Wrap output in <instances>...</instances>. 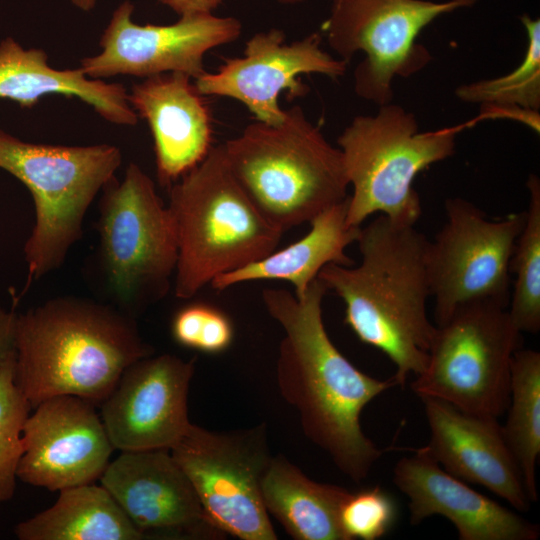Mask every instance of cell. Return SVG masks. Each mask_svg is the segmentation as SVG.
I'll list each match as a JSON object with an SVG mask.
<instances>
[{
    "label": "cell",
    "mask_w": 540,
    "mask_h": 540,
    "mask_svg": "<svg viewBox=\"0 0 540 540\" xmlns=\"http://www.w3.org/2000/svg\"><path fill=\"white\" fill-rule=\"evenodd\" d=\"M393 482L409 500L410 522L441 515L461 540H536L538 525L477 492L445 471L423 447L400 459Z\"/></svg>",
    "instance_id": "19"
},
{
    "label": "cell",
    "mask_w": 540,
    "mask_h": 540,
    "mask_svg": "<svg viewBox=\"0 0 540 540\" xmlns=\"http://www.w3.org/2000/svg\"><path fill=\"white\" fill-rule=\"evenodd\" d=\"M15 351V383L32 409L57 395L100 406L128 366L153 354L130 317L73 296L17 315Z\"/></svg>",
    "instance_id": "3"
},
{
    "label": "cell",
    "mask_w": 540,
    "mask_h": 540,
    "mask_svg": "<svg viewBox=\"0 0 540 540\" xmlns=\"http://www.w3.org/2000/svg\"><path fill=\"white\" fill-rule=\"evenodd\" d=\"M95 405L73 395L44 399L22 431V482L50 491L100 479L115 450Z\"/></svg>",
    "instance_id": "15"
},
{
    "label": "cell",
    "mask_w": 540,
    "mask_h": 540,
    "mask_svg": "<svg viewBox=\"0 0 540 540\" xmlns=\"http://www.w3.org/2000/svg\"><path fill=\"white\" fill-rule=\"evenodd\" d=\"M50 94L76 97L112 124L134 126L138 121L122 84L89 78L80 67L56 69L49 65L44 50L24 49L12 37L3 39L0 98L15 101L22 108H32Z\"/></svg>",
    "instance_id": "21"
},
{
    "label": "cell",
    "mask_w": 540,
    "mask_h": 540,
    "mask_svg": "<svg viewBox=\"0 0 540 540\" xmlns=\"http://www.w3.org/2000/svg\"><path fill=\"white\" fill-rule=\"evenodd\" d=\"M71 2L81 11L89 12L95 7L97 0H71Z\"/></svg>",
    "instance_id": "34"
},
{
    "label": "cell",
    "mask_w": 540,
    "mask_h": 540,
    "mask_svg": "<svg viewBox=\"0 0 540 540\" xmlns=\"http://www.w3.org/2000/svg\"><path fill=\"white\" fill-rule=\"evenodd\" d=\"M261 492L268 513L298 540H347L340 509L350 493L343 487L309 479L284 457H272Z\"/></svg>",
    "instance_id": "23"
},
{
    "label": "cell",
    "mask_w": 540,
    "mask_h": 540,
    "mask_svg": "<svg viewBox=\"0 0 540 540\" xmlns=\"http://www.w3.org/2000/svg\"><path fill=\"white\" fill-rule=\"evenodd\" d=\"M327 291L317 278L302 296L267 288L262 299L284 331L277 360L281 394L297 409L307 437L358 483L383 454L364 434L361 413L397 383L363 373L336 348L322 317Z\"/></svg>",
    "instance_id": "1"
},
{
    "label": "cell",
    "mask_w": 540,
    "mask_h": 540,
    "mask_svg": "<svg viewBox=\"0 0 540 540\" xmlns=\"http://www.w3.org/2000/svg\"><path fill=\"white\" fill-rule=\"evenodd\" d=\"M527 36L522 62L513 71L491 79L463 84L455 90L461 101L481 105L540 108V20L528 14L520 17Z\"/></svg>",
    "instance_id": "27"
},
{
    "label": "cell",
    "mask_w": 540,
    "mask_h": 540,
    "mask_svg": "<svg viewBox=\"0 0 540 540\" xmlns=\"http://www.w3.org/2000/svg\"><path fill=\"white\" fill-rule=\"evenodd\" d=\"M98 231L103 271L121 304L140 307L166 295L178 261L175 225L137 164L103 188Z\"/></svg>",
    "instance_id": "9"
},
{
    "label": "cell",
    "mask_w": 540,
    "mask_h": 540,
    "mask_svg": "<svg viewBox=\"0 0 540 540\" xmlns=\"http://www.w3.org/2000/svg\"><path fill=\"white\" fill-rule=\"evenodd\" d=\"M339 516L347 540H376L391 529L397 508L391 496L375 486L350 492L342 503Z\"/></svg>",
    "instance_id": "29"
},
{
    "label": "cell",
    "mask_w": 540,
    "mask_h": 540,
    "mask_svg": "<svg viewBox=\"0 0 540 540\" xmlns=\"http://www.w3.org/2000/svg\"><path fill=\"white\" fill-rule=\"evenodd\" d=\"M478 1L333 0L321 30L340 59L349 62L356 53L365 54L354 71V89L382 106L392 102L396 77L408 78L431 61L417 43L420 32L438 17Z\"/></svg>",
    "instance_id": "10"
},
{
    "label": "cell",
    "mask_w": 540,
    "mask_h": 540,
    "mask_svg": "<svg viewBox=\"0 0 540 540\" xmlns=\"http://www.w3.org/2000/svg\"><path fill=\"white\" fill-rule=\"evenodd\" d=\"M428 242L415 225L378 215L360 230L358 266L331 263L318 274L343 301L344 321L357 338L393 362L400 386L425 369L436 330L427 314Z\"/></svg>",
    "instance_id": "2"
},
{
    "label": "cell",
    "mask_w": 540,
    "mask_h": 540,
    "mask_svg": "<svg viewBox=\"0 0 540 540\" xmlns=\"http://www.w3.org/2000/svg\"><path fill=\"white\" fill-rule=\"evenodd\" d=\"M505 440L522 474L531 502H537L536 462L540 454V353L518 349L510 371Z\"/></svg>",
    "instance_id": "25"
},
{
    "label": "cell",
    "mask_w": 540,
    "mask_h": 540,
    "mask_svg": "<svg viewBox=\"0 0 540 540\" xmlns=\"http://www.w3.org/2000/svg\"><path fill=\"white\" fill-rule=\"evenodd\" d=\"M17 314L0 307V369L15 354V331Z\"/></svg>",
    "instance_id": "32"
},
{
    "label": "cell",
    "mask_w": 540,
    "mask_h": 540,
    "mask_svg": "<svg viewBox=\"0 0 540 540\" xmlns=\"http://www.w3.org/2000/svg\"><path fill=\"white\" fill-rule=\"evenodd\" d=\"M121 161L114 145L35 144L0 130V168L20 180L34 201L35 224L24 246L26 289L63 264L82 236L90 204Z\"/></svg>",
    "instance_id": "7"
},
{
    "label": "cell",
    "mask_w": 540,
    "mask_h": 540,
    "mask_svg": "<svg viewBox=\"0 0 540 540\" xmlns=\"http://www.w3.org/2000/svg\"><path fill=\"white\" fill-rule=\"evenodd\" d=\"M446 222L426 249L430 294L437 326L468 303L509 306L510 260L526 212L490 220L472 202L445 201Z\"/></svg>",
    "instance_id": "11"
},
{
    "label": "cell",
    "mask_w": 540,
    "mask_h": 540,
    "mask_svg": "<svg viewBox=\"0 0 540 540\" xmlns=\"http://www.w3.org/2000/svg\"><path fill=\"white\" fill-rule=\"evenodd\" d=\"M15 354L0 369V503L15 492L23 426L32 409L15 383Z\"/></svg>",
    "instance_id": "28"
},
{
    "label": "cell",
    "mask_w": 540,
    "mask_h": 540,
    "mask_svg": "<svg viewBox=\"0 0 540 540\" xmlns=\"http://www.w3.org/2000/svg\"><path fill=\"white\" fill-rule=\"evenodd\" d=\"M507 118L527 124L531 129L539 133L540 115L538 111L524 109L517 106L482 105L481 114L477 120Z\"/></svg>",
    "instance_id": "31"
},
{
    "label": "cell",
    "mask_w": 540,
    "mask_h": 540,
    "mask_svg": "<svg viewBox=\"0 0 540 540\" xmlns=\"http://www.w3.org/2000/svg\"><path fill=\"white\" fill-rule=\"evenodd\" d=\"M520 348L522 332L508 307L485 301L465 304L436 326L427 365L411 388L420 398L498 418L509 403L511 363Z\"/></svg>",
    "instance_id": "8"
},
{
    "label": "cell",
    "mask_w": 540,
    "mask_h": 540,
    "mask_svg": "<svg viewBox=\"0 0 540 540\" xmlns=\"http://www.w3.org/2000/svg\"><path fill=\"white\" fill-rule=\"evenodd\" d=\"M191 77L170 72L144 78L128 101L150 128L159 183L169 188L209 153L212 119Z\"/></svg>",
    "instance_id": "20"
},
{
    "label": "cell",
    "mask_w": 540,
    "mask_h": 540,
    "mask_svg": "<svg viewBox=\"0 0 540 540\" xmlns=\"http://www.w3.org/2000/svg\"><path fill=\"white\" fill-rule=\"evenodd\" d=\"M421 400L430 430L425 451L451 475L528 511L531 501L498 418L471 414L435 398Z\"/></svg>",
    "instance_id": "18"
},
{
    "label": "cell",
    "mask_w": 540,
    "mask_h": 540,
    "mask_svg": "<svg viewBox=\"0 0 540 540\" xmlns=\"http://www.w3.org/2000/svg\"><path fill=\"white\" fill-rule=\"evenodd\" d=\"M134 4L125 0L114 10L99 40L101 52L80 61L92 79L118 75L147 78L179 72L194 80L204 69V56L240 37L242 25L232 16L214 13L179 16L169 25H139Z\"/></svg>",
    "instance_id": "13"
},
{
    "label": "cell",
    "mask_w": 540,
    "mask_h": 540,
    "mask_svg": "<svg viewBox=\"0 0 540 540\" xmlns=\"http://www.w3.org/2000/svg\"><path fill=\"white\" fill-rule=\"evenodd\" d=\"M179 16L213 13L224 0H158Z\"/></svg>",
    "instance_id": "33"
},
{
    "label": "cell",
    "mask_w": 540,
    "mask_h": 540,
    "mask_svg": "<svg viewBox=\"0 0 540 540\" xmlns=\"http://www.w3.org/2000/svg\"><path fill=\"white\" fill-rule=\"evenodd\" d=\"M223 146L243 190L282 232L348 197L341 151L298 105L281 123L255 121Z\"/></svg>",
    "instance_id": "5"
},
{
    "label": "cell",
    "mask_w": 540,
    "mask_h": 540,
    "mask_svg": "<svg viewBox=\"0 0 540 540\" xmlns=\"http://www.w3.org/2000/svg\"><path fill=\"white\" fill-rule=\"evenodd\" d=\"M264 432L262 425L225 433L190 424L170 449L211 525L242 540L277 539L261 492L272 458Z\"/></svg>",
    "instance_id": "12"
},
{
    "label": "cell",
    "mask_w": 540,
    "mask_h": 540,
    "mask_svg": "<svg viewBox=\"0 0 540 540\" xmlns=\"http://www.w3.org/2000/svg\"><path fill=\"white\" fill-rule=\"evenodd\" d=\"M529 203L524 226L519 233L510 273L515 275L508 313L520 332L540 330V180L530 174L527 180Z\"/></svg>",
    "instance_id": "26"
},
{
    "label": "cell",
    "mask_w": 540,
    "mask_h": 540,
    "mask_svg": "<svg viewBox=\"0 0 540 540\" xmlns=\"http://www.w3.org/2000/svg\"><path fill=\"white\" fill-rule=\"evenodd\" d=\"M171 331L177 343L204 353L222 352L233 339V326L227 315L205 303L180 309L173 318Z\"/></svg>",
    "instance_id": "30"
},
{
    "label": "cell",
    "mask_w": 540,
    "mask_h": 540,
    "mask_svg": "<svg viewBox=\"0 0 540 540\" xmlns=\"http://www.w3.org/2000/svg\"><path fill=\"white\" fill-rule=\"evenodd\" d=\"M131 522L146 531L216 536L185 472L169 449L121 451L100 477Z\"/></svg>",
    "instance_id": "17"
},
{
    "label": "cell",
    "mask_w": 540,
    "mask_h": 540,
    "mask_svg": "<svg viewBox=\"0 0 540 540\" xmlns=\"http://www.w3.org/2000/svg\"><path fill=\"white\" fill-rule=\"evenodd\" d=\"M321 43L318 32L290 43L281 29L258 32L246 42L243 56L227 59L213 73L205 71L194 84L203 96L241 102L256 121L279 124L286 115L279 104L280 94L287 92L289 98H297L308 92L301 75L337 79L345 74L348 62L334 58Z\"/></svg>",
    "instance_id": "14"
},
{
    "label": "cell",
    "mask_w": 540,
    "mask_h": 540,
    "mask_svg": "<svg viewBox=\"0 0 540 540\" xmlns=\"http://www.w3.org/2000/svg\"><path fill=\"white\" fill-rule=\"evenodd\" d=\"M277 3L282 5H297L303 3L306 0H275Z\"/></svg>",
    "instance_id": "35"
},
{
    "label": "cell",
    "mask_w": 540,
    "mask_h": 540,
    "mask_svg": "<svg viewBox=\"0 0 540 540\" xmlns=\"http://www.w3.org/2000/svg\"><path fill=\"white\" fill-rule=\"evenodd\" d=\"M195 360L171 354L141 358L100 404L110 441L120 451L171 449L184 435Z\"/></svg>",
    "instance_id": "16"
},
{
    "label": "cell",
    "mask_w": 540,
    "mask_h": 540,
    "mask_svg": "<svg viewBox=\"0 0 540 540\" xmlns=\"http://www.w3.org/2000/svg\"><path fill=\"white\" fill-rule=\"evenodd\" d=\"M168 189L178 243L177 298L193 297L214 278L272 253L280 242L283 232L243 190L223 144Z\"/></svg>",
    "instance_id": "4"
},
{
    "label": "cell",
    "mask_w": 540,
    "mask_h": 540,
    "mask_svg": "<svg viewBox=\"0 0 540 540\" xmlns=\"http://www.w3.org/2000/svg\"><path fill=\"white\" fill-rule=\"evenodd\" d=\"M348 197L334 204L309 223V232L262 259L222 274L211 281L214 289L225 290L237 284L258 280H282L294 287V294L302 296L319 272L328 264L351 266L347 247L356 242L361 227L347 224Z\"/></svg>",
    "instance_id": "22"
},
{
    "label": "cell",
    "mask_w": 540,
    "mask_h": 540,
    "mask_svg": "<svg viewBox=\"0 0 540 540\" xmlns=\"http://www.w3.org/2000/svg\"><path fill=\"white\" fill-rule=\"evenodd\" d=\"M466 126L421 132L415 115L392 102L373 115H358L337 139L348 184L347 224L361 227L372 214L416 225L422 214L413 187L417 175L455 152Z\"/></svg>",
    "instance_id": "6"
},
{
    "label": "cell",
    "mask_w": 540,
    "mask_h": 540,
    "mask_svg": "<svg viewBox=\"0 0 540 540\" xmlns=\"http://www.w3.org/2000/svg\"><path fill=\"white\" fill-rule=\"evenodd\" d=\"M20 540H139L145 534L100 484H82L59 491L55 503L18 523Z\"/></svg>",
    "instance_id": "24"
}]
</instances>
